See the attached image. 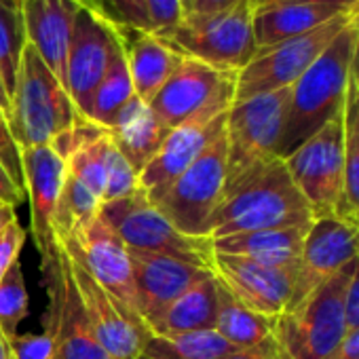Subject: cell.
Listing matches in <instances>:
<instances>
[{"label": "cell", "mask_w": 359, "mask_h": 359, "mask_svg": "<svg viewBox=\"0 0 359 359\" xmlns=\"http://www.w3.org/2000/svg\"><path fill=\"white\" fill-rule=\"evenodd\" d=\"M104 3H106V13H108L110 24L127 26V28L152 34L144 0H104Z\"/></svg>", "instance_id": "836d02e7"}, {"label": "cell", "mask_w": 359, "mask_h": 359, "mask_svg": "<svg viewBox=\"0 0 359 359\" xmlns=\"http://www.w3.org/2000/svg\"><path fill=\"white\" fill-rule=\"evenodd\" d=\"M9 114H11L9 100L5 97L3 89H0V123H9Z\"/></svg>", "instance_id": "7dc6e473"}, {"label": "cell", "mask_w": 359, "mask_h": 359, "mask_svg": "<svg viewBox=\"0 0 359 359\" xmlns=\"http://www.w3.org/2000/svg\"><path fill=\"white\" fill-rule=\"evenodd\" d=\"M359 15L330 43L311 68L290 87V108L277 156H290L344 108L351 81Z\"/></svg>", "instance_id": "7a4b0ae2"}, {"label": "cell", "mask_w": 359, "mask_h": 359, "mask_svg": "<svg viewBox=\"0 0 359 359\" xmlns=\"http://www.w3.org/2000/svg\"><path fill=\"white\" fill-rule=\"evenodd\" d=\"M127 32L131 36H125L116 30L118 41L125 49L133 91L142 102L150 104L184 55L173 51L167 43H163L158 36L150 32H140L133 28H127Z\"/></svg>", "instance_id": "603a6c76"}, {"label": "cell", "mask_w": 359, "mask_h": 359, "mask_svg": "<svg viewBox=\"0 0 359 359\" xmlns=\"http://www.w3.org/2000/svg\"><path fill=\"white\" fill-rule=\"evenodd\" d=\"M100 216L129 250L171 256L212 271L214 241L180 233L140 189L129 197L102 203Z\"/></svg>", "instance_id": "52a82bcc"}, {"label": "cell", "mask_w": 359, "mask_h": 359, "mask_svg": "<svg viewBox=\"0 0 359 359\" xmlns=\"http://www.w3.org/2000/svg\"><path fill=\"white\" fill-rule=\"evenodd\" d=\"M26 199V191L11 177L7 167L0 163V201L18 208Z\"/></svg>", "instance_id": "f35d334b"}, {"label": "cell", "mask_w": 359, "mask_h": 359, "mask_svg": "<svg viewBox=\"0 0 359 359\" xmlns=\"http://www.w3.org/2000/svg\"><path fill=\"white\" fill-rule=\"evenodd\" d=\"M309 226H285L237 233L214 241V252L241 256L264 266L296 271Z\"/></svg>", "instance_id": "cb8c5ba5"}, {"label": "cell", "mask_w": 359, "mask_h": 359, "mask_svg": "<svg viewBox=\"0 0 359 359\" xmlns=\"http://www.w3.org/2000/svg\"><path fill=\"white\" fill-rule=\"evenodd\" d=\"M26 241V231L20 226L18 218L7 226V231L0 235V279L20 260V252Z\"/></svg>", "instance_id": "8d00e7d4"}, {"label": "cell", "mask_w": 359, "mask_h": 359, "mask_svg": "<svg viewBox=\"0 0 359 359\" xmlns=\"http://www.w3.org/2000/svg\"><path fill=\"white\" fill-rule=\"evenodd\" d=\"M79 9L76 0H26L22 5L28 43L62 85L66 81V57Z\"/></svg>", "instance_id": "44dd1931"}, {"label": "cell", "mask_w": 359, "mask_h": 359, "mask_svg": "<svg viewBox=\"0 0 359 359\" xmlns=\"http://www.w3.org/2000/svg\"><path fill=\"white\" fill-rule=\"evenodd\" d=\"M131 264V281L135 294V313L146 321L158 315L167 304H171L177 296H182L197 281L212 275V271L177 260L171 256L148 254L140 250H129Z\"/></svg>", "instance_id": "ffe728a7"}, {"label": "cell", "mask_w": 359, "mask_h": 359, "mask_svg": "<svg viewBox=\"0 0 359 359\" xmlns=\"http://www.w3.org/2000/svg\"><path fill=\"white\" fill-rule=\"evenodd\" d=\"M13 3H18V5H20V7H22V5H24V3H26V0H13Z\"/></svg>", "instance_id": "816d5d0a"}, {"label": "cell", "mask_w": 359, "mask_h": 359, "mask_svg": "<svg viewBox=\"0 0 359 359\" xmlns=\"http://www.w3.org/2000/svg\"><path fill=\"white\" fill-rule=\"evenodd\" d=\"M133 97H135V91H133L125 49H123V45H118V49H116L110 66H108V72L104 74L102 83L97 85V89L91 95L85 118L100 125V127H104V129H108L110 123L116 118V114Z\"/></svg>", "instance_id": "f546056e"}, {"label": "cell", "mask_w": 359, "mask_h": 359, "mask_svg": "<svg viewBox=\"0 0 359 359\" xmlns=\"http://www.w3.org/2000/svg\"><path fill=\"white\" fill-rule=\"evenodd\" d=\"M239 3H243V0H197L187 15H210V13L226 11Z\"/></svg>", "instance_id": "60d3db41"}, {"label": "cell", "mask_w": 359, "mask_h": 359, "mask_svg": "<svg viewBox=\"0 0 359 359\" xmlns=\"http://www.w3.org/2000/svg\"><path fill=\"white\" fill-rule=\"evenodd\" d=\"M342 112L283 158L292 182L309 203L313 218L332 216L342 195L344 161Z\"/></svg>", "instance_id": "8fae6325"}, {"label": "cell", "mask_w": 359, "mask_h": 359, "mask_svg": "<svg viewBox=\"0 0 359 359\" xmlns=\"http://www.w3.org/2000/svg\"><path fill=\"white\" fill-rule=\"evenodd\" d=\"M218 319V281L212 275L197 281L177 296L158 315L146 321L152 336H177L199 330H216Z\"/></svg>", "instance_id": "4316f807"}, {"label": "cell", "mask_w": 359, "mask_h": 359, "mask_svg": "<svg viewBox=\"0 0 359 359\" xmlns=\"http://www.w3.org/2000/svg\"><path fill=\"white\" fill-rule=\"evenodd\" d=\"M290 108V87L233 102L226 112V187H233L252 169L279 158Z\"/></svg>", "instance_id": "8992f818"}, {"label": "cell", "mask_w": 359, "mask_h": 359, "mask_svg": "<svg viewBox=\"0 0 359 359\" xmlns=\"http://www.w3.org/2000/svg\"><path fill=\"white\" fill-rule=\"evenodd\" d=\"M28 45L22 7L13 0H0V89L5 97L13 100L18 72L24 49Z\"/></svg>", "instance_id": "4dcf8cb0"}, {"label": "cell", "mask_w": 359, "mask_h": 359, "mask_svg": "<svg viewBox=\"0 0 359 359\" xmlns=\"http://www.w3.org/2000/svg\"><path fill=\"white\" fill-rule=\"evenodd\" d=\"M180 3H182V7H184V15L193 9V5L197 3V0H180Z\"/></svg>", "instance_id": "681fc988"}, {"label": "cell", "mask_w": 359, "mask_h": 359, "mask_svg": "<svg viewBox=\"0 0 359 359\" xmlns=\"http://www.w3.org/2000/svg\"><path fill=\"white\" fill-rule=\"evenodd\" d=\"M344 313H346V327H359V256L355 258V266L348 279L346 298H344Z\"/></svg>", "instance_id": "74e56055"}, {"label": "cell", "mask_w": 359, "mask_h": 359, "mask_svg": "<svg viewBox=\"0 0 359 359\" xmlns=\"http://www.w3.org/2000/svg\"><path fill=\"white\" fill-rule=\"evenodd\" d=\"M114 142V146L121 150V154L129 161V165L137 171V175L144 171V167L154 158V154L161 150L165 137L169 135V127L152 112V108L142 102L137 95L116 114V118L106 129Z\"/></svg>", "instance_id": "d4e9b609"}, {"label": "cell", "mask_w": 359, "mask_h": 359, "mask_svg": "<svg viewBox=\"0 0 359 359\" xmlns=\"http://www.w3.org/2000/svg\"><path fill=\"white\" fill-rule=\"evenodd\" d=\"M212 273L237 302L254 313L279 317L292 302L294 271L273 269L241 256L214 252Z\"/></svg>", "instance_id": "ac0fdd59"}, {"label": "cell", "mask_w": 359, "mask_h": 359, "mask_svg": "<svg viewBox=\"0 0 359 359\" xmlns=\"http://www.w3.org/2000/svg\"><path fill=\"white\" fill-rule=\"evenodd\" d=\"M216 332H220L231 344H235L252 359H292L277 336L275 317H266L245 309L220 281Z\"/></svg>", "instance_id": "7402d4cb"}, {"label": "cell", "mask_w": 359, "mask_h": 359, "mask_svg": "<svg viewBox=\"0 0 359 359\" xmlns=\"http://www.w3.org/2000/svg\"><path fill=\"white\" fill-rule=\"evenodd\" d=\"M68 264H70V273L76 283L79 296L91 319V325L100 338V344L108 353V357L110 359H137L144 353V346L152 336L148 327L144 325V321L133 311L125 309L118 300H114L72 254H68Z\"/></svg>", "instance_id": "5bb4252c"}, {"label": "cell", "mask_w": 359, "mask_h": 359, "mask_svg": "<svg viewBox=\"0 0 359 359\" xmlns=\"http://www.w3.org/2000/svg\"><path fill=\"white\" fill-rule=\"evenodd\" d=\"M351 79L359 87V24H357V41H355V51H353V66H351Z\"/></svg>", "instance_id": "f6af8a7d"}, {"label": "cell", "mask_w": 359, "mask_h": 359, "mask_svg": "<svg viewBox=\"0 0 359 359\" xmlns=\"http://www.w3.org/2000/svg\"><path fill=\"white\" fill-rule=\"evenodd\" d=\"M313 212L296 184L283 158H273L245 173L224 197L210 218L208 235L212 241L264 229L311 226Z\"/></svg>", "instance_id": "6da1fadb"}, {"label": "cell", "mask_w": 359, "mask_h": 359, "mask_svg": "<svg viewBox=\"0 0 359 359\" xmlns=\"http://www.w3.org/2000/svg\"><path fill=\"white\" fill-rule=\"evenodd\" d=\"M359 7V5H355ZM355 7H330L311 3H273L254 9V36L258 49L273 47L277 43L306 34Z\"/></svg>", "instance_id": "484cf974"}, {"label": "cell", "mask_w": 359, "mask_h": 359, "mask_svg": "<svg viewBox=\"0 0 359 359\" xmlns=\"http://www.w3.org/2000/svg\"><path fill=\"white\" fill-rule=\"evenodd\" d=\"M152 34L173 30L184 20V7L180 0H144Z\"/></svg>", "instance_id": "e575fe53"}, {"label": "cell", "mask_w": 359, "mask_h": 359, "mask_svg": "<svg viewBox=\"0 0 359 359\" xmlns=\"http://www.w3.org/2000/svg\"><path fill=\"white\" fill-rule=\"evenodd\" d=\"M226 359H252V357H248V355L239 353V355H231V357H226Z\"/></svg>", "instance_id": "f907efd6"}, {"label": "cell", "mask_w": 359, "mask_h": 359, "mask_svg": "<svg viewBox=\"0 0 359 359\" xmlns=\"http://www.w3.org/2000/svg\"><path fill=\"white\" fill-rule=\"evenodd\" d=\"M344 161H342V195L336 216L359 226V87L348 81L344 108Z\"/></svg>", "instance_id": "83f0119b"}, {"label": "cell", "mask_w": 359, "mask_h": 359, "mask_svg": "<svg viewBox=\"0 0 359 359\" xmlns=\"http://www.w3.org/2000/svg\"><path fill=\"white\" fill-rule=\"evenodd\" d=\"M83 116L62 81L28 43L22 55L15 93L11 100L9 127L20 148L53 144Z\"/></svg>", "instance_id": "3957f363"}, {"label": "cell", "mask_w": 359, "mask_h": 359, "mask_svg": "<svg viewBox=\"0 0 359 359\" xmlns=\"http://www.w3.org/2000/svg\"><path fill=\"white\" fill-rule=\"evenodd\" d=\"M273 3H277V0H252V7H254V9H258V7L273 5Z\"/></svg>", "instance_id": "c3c4849f"}, {"label": "cell", "mask_w": 359, "mask_h": 359, "mask_svg": "<svg viewBox=\"0 0 359 359\" xmlns=\"http://www.w3.org/2000/svg\"><path fill=\"white\" fill-rule=\"evenodd\" d=\"M355 260L275 317L277 336L292 359H325L346 336L344 298Z\"/></svg>", "instance_id": "5b68a950"}, {"label": "cell", "mask_w": 359, "mask_h": 359, "mask_svg": "<svg viewBox=\"0 0 359 359\" xmlns=\"http://www.w3.org/2000/svg\"><path fill=\"white\" fill-rule=\"evenodd\" d=\"M137 359H150V357H146V355H140Z\"/></svg>", "instance_id": "f5cc1de1"}, {"label": "cell", "mask_w": 359, "mask_h": 359, "mask_svg": "<svg viewBox=\"0 0 359 359\" xmlns=\"http://www.w3.org/2000/svg\"><path fill=\"white\" fill-rule=\"evenodd\" d=\"M325 359H359V327L348 330Z\"/></svg>", "instance_id": "ab89813d"}, {"label": "cell", "mask_w": 359, "mask_h": 359, "mask_svg": "<svg viewBox=\"0 0 359 359\" xmlns=\"http://www.w3.org/2000/svg\"><path fill=\"white\" fill-rule=\"evenodd\" d=\"M239 353L220 332L199 330L177 336H150L142 355L150 359H226Z\"/></svg>", "instance_id": "f1b7e54d"}, {"label": "cell", "mask_w": 359, "mask_h": 359, "mask_svg": "<svg viewBox=\"0 0 359 359\" xmlns=\"http://www.w3.org/2000/svg\"><path fill=\"white\" fill-rule=\"evenodd\" d=\"M226 112H205L173 127L161 150L140 173V191H144L146 197H152L187 171L224 133Z\"/></svg>", "instance_id": "d6986e66"}, {"label": "cell", "mask_w": 359, "mask_h": 359, "mask_svg": "<svg viewBox=\"0 0 359 359\" xmlns=\"http://www.w3.org/2000/svg\"><path fill=\"white\" fill-rule=\"evenodd\" d=\"M357 256L359 226L338 218L336 214L315 218L306 231L302 254L294 271V294L290 306L300 302L309 292L351 264Z\"/></svg>", "instance_id": "9a60e30c"}, {"label": "cell", "mask_w": 359, "mask_h": 359, "mask_svg": "<svg viewBox=\"0 0 359 359\" xmlns=\"http://www.w3.org/2000/svg\"><path fill=\"white\" fill-rule=\"evenodd\" d=\"M277 3H311V5H330V7H355L359 0H277Z\"/></svg>", "instance_id": "b9f144b4"}, {"label": "cell", "mask_w": 359, "mask_h": 359, "mask_svg": "<svg viewBox=\"0 0 359 359\" xmlns=\"http://www.w3.org/2000/svg\"><path fill=\"white\" fill-rule=\"evenodd\" d=\"M41 271L47 290L45 332L53 342V359H110L91 325L70 273L68 254L60 243Z\"/></svg>", "instance_id": "9c48e42d"}, {"label": "cell", "mask_w": 359, "mask_h": 359, "mask_svg": "<svg viewBox=\"0 0 359 359\" xmlns=\"http://www.w3.org/2000/svg\"><path fill=\"white\" fill-rule=\"evenodd\" d=\"M357 15L359 7L306 34L258 49L252 62L237 74L235 102L292 87Z\"/></svg>", "instance_id": "30bf717a"}, {"label": "cell", "mask_w": 359, "mask_h": 359, "mask_svg": "<svg viewBox=\"0 0 359 359\" xmlns=\"http://www.w3.org/2000/svg\"><path fill=\"white\" fill-rule=\"evenodd\" d=\"M154 36L180 55L237 74L258 51L252 0L210 15H184L180 26Z\"/></svg>", "instance_id": "277c9868"}, {"label": "cell", "mask_w": 359, "mask_h": 359, "mask_svg": "<svg viewBox=\"0 0 359 359\" xmlns=\"http://www.w3.org/2000/svg\"><path fill=\"white\" fill-rule=\"evenodd\" d=\"M118 45L121 41L114 24L85 7L79 9L66 57L64 87L83 118L91 95L108 72Z\"/></svg>", "instance_id": "4fadbf2b"}, {"label": "cell", "mask_w": 359, "mask_h": 359, "mask_svg": "<svg viewBox=\"0 0 359 359\" xmlns=\"http://www.w3.org/2000/svg\"><path fill=\"white\" fill-rule=\"evenodd\" d=\"M15 220V208L0 201V235L7 231V226Z\"/></svg>", "instance_id": "7bdbcfd3"}, {"label": "cell", "mask_w": 359, "mask_h": 359, "mask_svg": "<svg viewBox=\"0 0 359 359\" xmlns=\"http://www.w3.org/2000/svg\"><path fill=\"white\" fill-rule=\"evenodd\" d=\"M20 156L24 189L30 199L32 237L43 264L57 245L53 235V216L66 180V161L51 144L20 148Z\"/></svg>", "instance_id": "e0dca14e"}, {"label": "cell", "mask_w": 359, "mask_h": 359, "mask_svg": "<svg viewBox=\"0 0 359 359\" xmlns=\"http://www.w3.org/2000/svg\"><path fill=\"white\" fill-rule=\"evenodd\" d=\"M76 3H79L81 7H85V9H89V11H93V13H97V15H102V18L108 20L106 3H104V0H76ZM108 22H110V20H108Z\"/></svg>", "instance_id": "ee69618b"}, {"label": "cell", "mask_w": 359, "mask_h": 359, "mask_svg": "<svg viewBox=\"0 0 359 359\" xmlns=\"http://www.w3.org/2000/svg\"><path fill=\"white\" fill-rule=\"evenodd\" d=\"M235 87L237 72H224L193 57H182L148 106L173 129L205 112H226L235 102Z\"/></svg>", "instance_id": "7c38bea8"}, {"label": "cell", "mask_w": 359, "mask_h": 359, "mask_svg": "<svg viewBox=\"0 0 359 359\" xmlns=\"http://www.w3.org/2000/svg\"><path fill=\"white\" fill-rule=\"evenodd\" d=\"M30 300L22 262H13V266L0 279V330L7 338L18 334L20 323L28 317Z\"/></svg>", "instance_id": "d6a6232c"}, {"label": "cell", "mask_w": 359, "mask_h": 359, "mask_svg": "<svg viewBox=\"0 0 359 359\" xmlns=\"http://www.w3.org/2000/svg\"><path fill=\"white\" fill-rule=\"evenodd\" d=\"M57 243H62V248L72 254L114 300L135 313V294L127 245L100 214L89 224L79 229L72 237Z\"/></svg>", "instance_id": "2e32d148"}, {"label": "cell", "mask_w": 359, "mask_h": 359, "mask_svg": "<svg viewBox=\"0 0 359 359\" xmlns=\"http://www.w3.org/2000/svg\"><path fill=\"white\" fill-rule=\"evenodd\" d=\"M102 201L79 180L66 171L62 197L53 216V235L57 241L72 237L79 229L89 224L100 214Z\"/></svg>", "instance_id": "1f68e13d"}, {"label": "cell", "mask_w": 359, "mask_h": 359, "mask_svg": "<svg viewBox=\"0 0 359 359\" xmlns=\"http://www.w3.org/2000/svg\"><path fill=\"white\" fill-rule=\"evenodd\" d=\"M9 342L15 359H53V342L45 330L39 334H15L13 338H9Z\"/></svg>", "instance_id": "d590c367"}, {"label": "cell", "mask_w": 359, "mask_h": 359, "mask_svg": "<svg viewBox=\"0 0 359 359\" xmlns=\"http://www.w3.org/2000/svg\"><path fill=\"white\" fill-rule=\"evenodd\" d=\"M0 359H15L13 351H11V342H9V338L5 336L3 330H0Z\"/></svg>", "instance_id": "bcb514c9"}, {"label": "cell", "mask_w": 359, "mask_h": 359, "mask_svg": "<svg viewBox=\"0 0 359 359\" xmlns=\"http://www.w3.org/2000/svg\"><path fill=\"white\" fill-rule=\"evenodd\" d=\"M226 187V135L222 133L187 171L148 201L184 235L210 237L208 224Z\"/></svg>", "instance_id": "ba28073f"}]
</instances>
